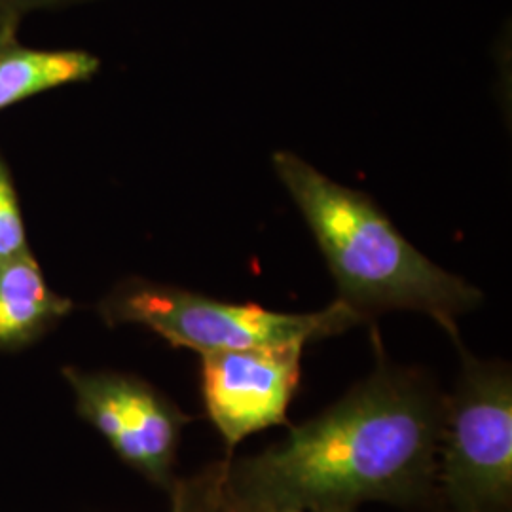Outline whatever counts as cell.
Returning a JSON list of instances; mask_svg holds the SVG:
<instances>
[{"mask_svg":"<svg viewBox=\"0 0 512 512\" xmlns=\"http://www.w3.org/2000/svg\"><path fill=\"white\" fill-rule=\"evenodd\" d=\"M376 366L327 410L255 456L228 458L232 512L357 511L365 503L431 509L444 395L397 365L372 336Z\"/></svg>","mask_w":512,"mask_h":512,"instance_id":"1","label":"cell"},{"mask_svg":"<svg viewBox=\"0 0 512 512\" xmlns=\"http://www.w3.org/2000/svg\"><path fill=\"white\" fill-rule=\"evenodd\" d=\"M272 164L327 260L338 300L368 321L385 311H420L459 338V317L484 300L475 285L418 251L363 192L334 183L293 152H277Z\"/></svg>","mask_w":512,"mask_h":512,"instance_id":"2","label":"cell"},{"mask_svg":"<svg viewBox=\"0 0 512 512\" xmlns=\"http://www.w3.org/2000/svg\"><path fill=\"white\" fill-rule=\"evenodd\" d=\"M97 313L109 327L139 325L173 348L192 349L200 355L272 346L306 348L368 323L338 298L325 310L285 313L251 302L215 300L145 277L116 283L97 304Z\"/></svg>","mask_w":512,"mask_h":512,"instance_id":"3","label":"cell"},{"mask_svg":"<svg viewBox=\"0 0 512 512\" xmlns=\"http://www.w3.org/2000/svg\"><path fill=\"white\" fill-rule=\"evenodd\" d=\"M452 342L461 370L444 395L435 511L512 512L511 366Z\"/></svg>","mask_w":512,"mask_h":512,"instance_id":"4","label":"cell"},{"mask_svg":"<svg viewBox=\"0 0 512 512\" xmlns=\"http://www.w3.org/2000/svg\"><path fill=\"white\" fill-rule=\"evenodd\" d=\"M61 372L73 391L76 414L128 467L167 492L190 416L135 374L78 366H65Z\"/></svg>","mask_w":512,"mask_h":512,"instance_id":"5","label":"cell"},{"mask_svg":"<svg viewBox=\"0 0 512 512\" xmlns=\"http://www.w3.org/2000/svg\"><path fill=\"white\" fill-rule=\"evenodd\" d=\"M300 346L234 349L202 355L200 385L207 416L228 456L258 431L287 425L300 384Z\"/></svg>","mask_w":512,"mask_h":512,"instance_id":"6","label":"cell"},{"mask_svg":"<svg viewBox=\"0 0 512 512\" xmlns=\"http://www.w3.org/2000/svg\"><path fill=\"white\" fill-rule=\"evenodd\" d=\"M73 310V300L48 285L33 249L0 262V351L37 344Z\"/></svg>","mask_w":512,"mask_h":512,"instance_id":"7","label":"cell"},{"mask_svg":"<svg viewBox=\"0 0 512 512\" xmlns=\"http://www.w3.org/2000/svg\"><path fill=\"white\" fill-rule=\"evenodd\" d=\"M19 25H0V112L40 93L92 80L101 59L78 48H31L19 40Z\"/></svg>","mask_w":512,"mask_h":512,"instance_id":"8","label":"cell"},{"mask_svg":"<svg viewBox=\"0 0 512 512\" xmlns=\"http://www.w3.org/2000/svg\"><path fill=\"white\" fill-rule=\"evenodd\" d=\"M228 458L215 461L194 475L175 476L169 486V512H232L226 499Z\"/></svg>","mask_w":512,"mask_h":512,"instance_id":"9","label":"cell"},{"mask_svg":"<svg viewBox=\"0 0 512 512\" xmlns=\"http://www.w3.org/2000/svg\"><path fill=\"white\" fill-rule=\"evenodd\" d=\"M27 226L12 169L0 152V262L29 251Z\"/></svg>","mask_w":512,"mask_h":512,"instance_id":"10","label":"cell"},{"mask_svg":"<svg viewBox=\"0 0 512 512\" xmlns=\"http://www.w3.org/2000/svg\"><path fill=\"white\" fill-rule=\"evenodd\" d=\"M88 2L95 0H0V25H21V21L33 12L63 10Z\"/></svg>","mask_w":512,"mask_h":512,"instance_id":"11","label":"cell"},{"mask_svg":"<svg viewBox=\"0 0 512 512\" xmlns=\"http://www.w3.org/2000/svg\"><path fill=\"white\" fill-rule=\"evenodd\" d=\"M300 512H357V511H300Z\"/></svg>","mask_w":512,"mask_h":512,"instance_id":"12","label":"cell"}]
</instances>
